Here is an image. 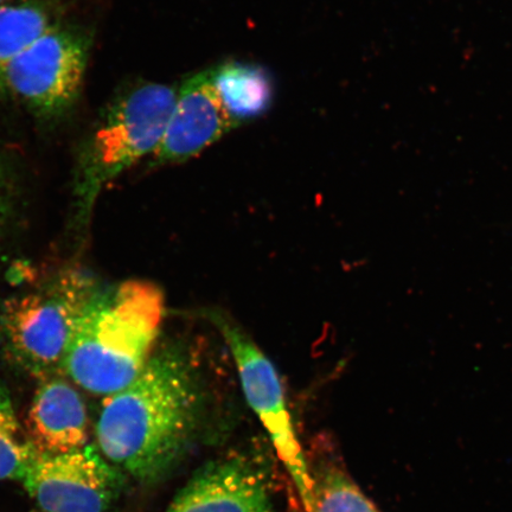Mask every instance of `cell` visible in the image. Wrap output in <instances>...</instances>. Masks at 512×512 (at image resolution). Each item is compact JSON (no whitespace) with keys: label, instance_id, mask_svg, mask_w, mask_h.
<instances>
[{"label":"cell","instance_id":"obj_1","mask_svg":"<svg viewBox=\"0 0 512 512\" xmlns=\"http://www.w3.org/2000/svg\"><path fill=\"white\" fill-rule=\"evenodd\" d=\"M209 351L185 336L159 343L136 379L105 398L96 441L108 463L144 484L168 475L221 389Z\"/></svg>","mask_w":512,"mask_h":512},{"label":"cell","instance_id":"obj_2","mask_svg":"<svg viewBox=\"0 0 512 512\" xmlns=\"http://www.w3.org/2000/svg\"><path fill=\"white\" fill-rule=\"evenodd\" d=\"M164 316L163 294L143 280L95 292L75 330L64 371L87 392H120L155 351Z\"/></svg>","mask_w":512,"mask_h":512},{"label":"cell","instance_id":"obj_3","mask_svg":"<svg viewBox=\"0 0 512 512\" xmlns=\"http://www.w3.org/2000/svg\"><path fill=\"white\" fill-rule=\"evenodd\" d=\"M99 290L91 275L66 270L12 297L0 313L5 350L19 367L46 381L64 370L70 343Z\"/></svg>","mask_w":512,"mask_h":512},{"label":"cell","instance_id":"obj_4","mask_svg":"<svg viewBox=\"0 0 512 512\" xmlns=\"http://www.w3.org/2000/svg\"><path fill=\"white\" fill-rule=\"evenodd\" d=\"M177 89L143 82L115 102L81 152L76 172V206L82 217L92 210L108 183L146 156L164 137Z\"/></svg>","mask_w":512,"mask_h":512},{"label":"cell","instance_id":"obj_5","mask_svg":"<svg viewBox=\"0 0 512 512\" xmlns=\"http://www.w3.org/2000/svg\"><path fill=\"white\" fill-rule=\"evenodd\" d=\"M208 316L227 344L249 407L266 428L281 462L296 485L306 512H311L313 480L302 446L294 432L285 390L277 369L264 351L233 320L221 313H209Z\"/></svg>","mask_w":512,"mask_h":512},{"label":"cell","instance_id":"obj_6","mask_svg":"<svg viewBox=\"0 0 512 512\" xmlns=\"http://www.w3.org/2000/svg\"><path fill=\"white\" fill-rule=\"evenodd\" d=\"M88 53L85 35L57 24L0 70V88L44 117L61 114L80 92Z\"/></svg>","mask_w":512,"mask_h":512},{"label":"cell","instance_id":"obj_7","mask_svg":"<svg viewBox=\"0 0 512 512\" xmlns=\"http://www.w3.org/2000/svg\"><path fill=\"white\" fill-rule=\"evenodd\" d=\"M123 480L117 467L87 445L56 456L38 453L22 482L44 512H107Z\"/></svg>","mask_w":512,"mask_h":512},{"label":"cell","instance_id":"obj_8","mask_svg":"<svg viewBox=\"0 0 512 512\" xmlns=\"http://www.w3.org/2000/svg\"><path fill=\"white\" fill-rule=\"evenodd\" d=\"M236 127L216 91L211 69L192 74L177 89L153 162L158 166L188 162Z\"/></svg>","mask_w":512,"mask_h":512},{"label":"cell","instance_id":"obj_9","mask_svg":"<svg viewBox=\"0 0 512 512\" xmlns=\"http://www.w3.org/2000/svg\"><path fill=\"white\" fill-rule=\"evenodd\" d=\"M165 512H272L270 484L254 460L226 457L198 472Z\"/></svg>","mask_w":512,"mask_h":512},{"label":"cell","instance_id":"obj_10","mask_svg":"<svg viewBox=\"0 0 512 512\" xmlns=\"http://www.w3.org/2000/svg\"><path fill=\"white\" fill-rule=\"evenodd\" d=\"M28 437L38 453L48 456L87 446V407L72 383L60 377L42 382L31 402Z\"/></svg>","mask_w":512,"mask_h":512},{"label":"cell","instance_id":"obj_11","mask_svg":"<svg viewBox=\"0 0 512 512\" xmlns=\"http://www.w3.org/2000/svg\"><path fill=\"white\" fill-rule=\"evenodd\" d=\"M211 73L223 106L239 126L259 118L272 105L273 83L264 68L226 62L211 68Z\"/></svg>","mask_w":512,"mask_h":512},{"label":"cell","instance_id":"obj_12","mask_svg":"<svg viewBox=\"0 0 512 512\" xmlns=\"http://www.w3.org/2000/svg\"><path fill=\"white\" fill-rule=\"evenodd\" d=\"M57 24L41 3L14 0L0 5V70Z\"/></svg>","mask_w":512,"mask_h":512},{"label":"cell","instance_id":"obj_13","mask_svg":"<svg viewBox=\"0 0 512 512\" xmlns=\"http://www.w3.org/2000/svg\"><path fill=\"white\" fill-rule=\"evenodd\" d=\"M37 456L19 424L9 390L0 383V480H23Z\"/></svg>","mask_w":512,"mask_h":512},{"label":"cell","instance_id":"obj_14","mask_svg":"<svg viewBox=\"0 0 512 512\" xmlns=\"http://www.w3.org/2000/svg\"><path fill=\"white\" fill-rule=\"evenodd\" d=\"M312 480L311 512H377L362 491L338 469L320 471Z\"/></svg>","mask_w":512,"mask_h":512},{"label":"cell","instance_id":"obj_15","mask_svg":"<svg viewBox=\"0 0 512 512\" xmlns=\"http://www.w3.org/2000/svg\"><path fill=\"white\" fill-rule=\"evenodd\" d=\"M5 177L2 168H0V227H2V223L5 216Z\"/></svg>","mask_w":512,"mask_h":512},{"label":"cell","instance_id":"obj_16","mask_svg":"<svg viewBox=\"0 0 512 512\" xmlns=\"http://www.w3.org/2000/svg\"><path fill=\"white\" fill-rule=\"evenodd\" d=\"M10 2H14V0H0V5L10 3Z\"/></svg>","mask_w":512,"mask_h":512}]
</instances>
